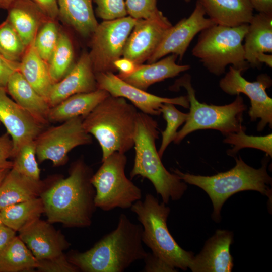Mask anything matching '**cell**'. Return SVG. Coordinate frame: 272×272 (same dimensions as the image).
I'll use <instances>...</instances> for the list:
<instances>
[{
	"instance_id": "6da1fadb",
	"label": "cell",
	"mask_w": 272,
	"mask_h": 272,
	"mask_svg": "<svg viewBox=\"0 0 272 272\" xmlns=\"http://www.w3.org/2000/svg\"><path fill=\"white\" fill-rule=\"evenodd\" d=\"M93 172L80 158L73 163L69 175L56 181L40 195L47 221L66 227H85L92 223L96 208Z\"/></svg>"
},
{
	"instance_id": "7a4b0ae2",
	"label": "cell",
	"mask_w": 272,
	"mask_h": 272,
	"mask_svg": "<svg viewBox=\"0 0 272 272\" xmlns=\"http://www.w3.org/2000/svg\"><path fill=\"white\" fill-rule=\"evenodd\" d=\"M143 228L124 214L119 217L116 228L90 249L72 252L69 261L84 272H122L146 255L142 242Z\"/></svg>"
},
{
	"instance_id": "3957f363",
	"label": "cell",
	"mask_w": 272,
	"mask_h": 272,
	"mask_svg": "<svg viewBox=\"0 0 272 272\" xmlns=\"http://www.w3.org/2000/svg\"><path fill=\"white\" fill-rule=\"evenodd\" d=\"M137 108L123 97L109 95L83 118L86 131L102 150V161L114 152L125 153L134 146Z\"/></svg>"
},
{
	"instance_id": "277c9868",
	"label": "cell",
	"mask_w": 272,
	"mask_h": 272,
	"mask_svg": "<svg viewBox=\"0 0 272 272\" xmlns=\"http://www.w3.org/2000/svg\"><path fill=\"white\" fill-rule=\"evenodd\" d=\"M159 134L157 122L151 115L139 112L134 135L135 157L130 177L140 176L148 179L162 201L167 204L170 199H180L187 186L164 166L156 147Z\"/></svg>"
},
{
	"instance_id": "5b68a950",
	"label": "cell",
	"mask_w": 272,
	"mask_h": 272,
	"mask_svg": "<svg viewBox=\"0 0 272 272\" xmlns=\"http://www.w3.org/2000/svg\"><path fill=\"white\" fill-rule=\"evenodd\" d=\"M262 166L255 169L245 163L240 156H235V166L230 170L213 176L195 175L183 173L178 169L171 171L178 177L191 185L203 190L209 196L213 206L212 218L216 222L221 219V210L224 202L232 195L242 191L254 190L263 195L271 196L268 185L271 178L267 172L269 158L266 155Z\"/></svg>"
},
{
	"instance_id": "8992f818",
	"label": "cell",
	"mask_w": 272,
	"mask_h": 272,
	"mask_svg": "<svg viewBox=\"0 0 272 272\" xmlns=\"http://www.w3.org/2000/svg\"><path fill=\"white\" fill-rule=\"evenodd\" d=\"M151 194H146L130 207L143 228L142 242L152 252L176 268H189L194 255L182 249L174 240L167 225L169 207Z\"/></svg>"
},
{
	"instance_id": "52a82bcc",
	"label": "cell",
	"mask_w": 272,
	"mask_h": 272,
	"mask_svg": "<svg viewBox=\"0 0 272 272\" xmlns=\"http://www.w3.org/2000/svg\"><path fill=\"white\" fill-rule=\"evenodd\" d=\"M180 87L187 91L189 112L184 125L176 133L173 141L175 144H179L190 133L200 129L217 130L225 137L231 133L246 130L242 122L243 114L247 106L240 94L237 95L235 100L230 104L222 106L208 105L197 100L189 75L185 74L171 87L172 89Z\"/></svg>"
},
{
	"instance_id": "ba28073f",
	"label": "cell",
	"mask_w": 272,
	"mask_h": 272,
	"mask_svg": "<svg viewBox=\"0 0 272 272\" xmlns=\"http://www.w3.org/2000/svg\"><path fill=\"white\" fill-rule=\"evenodd\" d=\"M248 28V24L236 27L215 24L208 27L199 32L192 55L216 76L225 73L229 64L244 72L250 67L242 44Z\"/></svg>"
},
{
	"instance_id": "9c48e42d",
	"label": "cell",
	"mask_w": 272,
	"mask_h": 272,
	"mask_svg": "<svg viewBox=\"0 0 272 272\" xmlns=\"http://www.w3.org/2000/svg\"><path fill=\"white\" fill-rule=\"evenodd\" d=\"M102 162L91 179L95 190L96 207L104 211L116 208H130L141 199L142 194L141 189L125 175L127 157L125 153L114 152Z\"/></svg>"
},
{
	"instance_id": "30bf717a",
	"label": "cell",
	"mask_w": 272,
	"mask_h": 272,
	"mask_svg": "<svg viewBox=\"0 0 272 272\" xmlns=\"http://www.w3.org/2000/svg\"><path fill=\"white\" fill-rule=\"evenodd\" d=\"M136 21L128 16L98 24L91 36L88 52L95 74L116 71L114 62L122 56Z\"/></svg>"
},
{
	"instance_id": "8fae6325",
	"label": "cell",
	"mask_w": 272,
	"mask_h": 272,
	"mask_svg": "<svg viewBox=\"0 0 272 272\" xmlns=\"http://www.w3.org/2000/svg\"><path fill=\"white\" fill-rule=\"evenodd\" d=\"M92 142L91 135L83 125V117L69 119L57 125L45 128L34 140L37 161L50 160L54 166L64 165L68 154L77 147Z\"/></svg>"
},
{
	"instance_id": "7c38bea8",
	"label": "cell",
	"mask_w": 272,
	"mask_h": 272,
	"mask_svg": "<svg viewBox=\"0 0 272 272\" xmlns=\"http://www.w3.org/2000/svg\"><path fill=\"white\" fill-rule=\"evenodd\" d=\"M242 71L232 66L219 82V86L225 93L235 95L244 94L250 100L251 106L248 113L250 120L255 121L257 118L260 120L257 129L262 131L268 124L272 127V99L266 92V89L272 84L270 77L267 74H260L254 82H249L244 79Z\"/></svg>"
},
{
	"instance_id": "4fadbf2b",
	"label": "cell",
	"mask_w": 272,
	"mask_h": 272,
	"mask_svg": "<svg viewBox=\"0 0 272 272\" xmlns=\"http://www.w3.org/2000/svg\"><path fill=\"white\" fill-rule=\"evenodd\" d=\"M172 26L159 10L149 18L137 19L126 41L122 56L138 65L143 64L155 52Z\"/></svg>"
},
{
	"instance_id": "5bb4252c",
	"label": "cell",
	"mask_w": 272,
	"mask_h": 272,
	"mask_svg": "<svg viewBox=\"0 0 272 272\" xmlns=\"http://www.w3.org/2000/svg\"><path fill=\"white\" fill-rule=\"evenodd\" d=\"M98 89L104 90L114 97L129 100L141 112L152 116L160 115L163 103H170L189 108L187 96L174 98L160 97L137 88L122 80L111 72L95 74Z\"/></svg>"
},
{
	"instance_id": "9a60e30c",
	"label": "cell",
	"mask_w": 272,
	"mask_h": 272,
	"mask_svg": "<svg viewBox=\"0 0 272 272\" xmlns=\"http://www.w3.org/2000/svg\"><path fill=\"white\" fill-rule=\"evenodd\" d=\"M202 6L197 0L190 15L170 27L147 62H154L170 54L176 55L181 60L195 36L202 30L216 24L210 18H206Z\"/></svg>"
},
{
	"instance_id": "2e32d148",
	"label": "cell",
	"mask_w": 272,
	"mask_h": 272,
	"mask_svg": "<svg viewBox=\"0 0 272 272\" xmlns=\"http://www.w3.org/2000/svg\"><path fill=\"white\" fill-rule=\"evenodd\" d=\"M7 92L6 88L0 87V122L12 140L14 158L21 147L34 141L46 127L10 98Z\"/></svg>"
},
{
	"instance_id": "e0dca14e",
	"label": "cell",
	"mask_w": 272,
	"mask_h": 272,
	"mask_svg": "<svg viewBox=\"0 0 272 272\" xmlns=\"http://www.w3.org/2000/svg\"><path fill=\"white\" fill-rule=\"evenodd\" d=\"M19 233V237L37 260L59 256L70 246L64 236L50 223L40 218L26 225Z\"/></svg>"
},
{
	"instance_id": "ac0fdd59",
	"label": "cell",
	"mask_w": 272,
	"mask_h": 272,
	"mask_svg": "<svg viewBox=\"0 0 272 272\" xmlns=\"http://www.w3.org/2000/svg\"><path fill=\"white\" fill-rule=\"evenodd\" d=\"M97 89L95 73L89 53L84 51L70 72L54 83L48 102L51 107L71 96L93 92Z\"/></svg>"
},
{
	"instance_id": "d6986e66",
	"label": "cell",
	"mask_w": 272,
	"mask_h": 272,
	"mask_svg": "<svg viewBox=\"0 0 272 272\" xmlns=\"http://www.w3.org/2000/svg\"><path fill=\"white\" fill-rule=\"evenodd\" d=\"M233 233L218 230L209 238L200 252L194 256L189 269L193 272H230L234 266L230 254Z\"/></svg>"
},
{
	"instance_id": "ffe728a7",
	"label": "cell",
	"mask_w": 272,
	"mask_h": 272,
	"mask_svg": "<svg viewBox=\"0 0 272 272\" xmlns=\"http://www.w3.org/2000/svg\"><path fill=\"white\" fill-rule=\"evenodd\" d=\"M6 90L12 99L36 121L47 127L50 123L48 118L50 106L17 71L10 77Z\"/></svg>"
},
{
	"instance_id": "44dd1931",
	"label": "cell",
	"mask_w": 272,
	"mask_h": 272,
	"mask_svg": "<svg viewBox=\"0 0 272 272\" xmlns=\"http://www.w3.org/2000/svg\"><path fill=\"white\" fill-rule=\"evenodd\" d=\"M8 10L6 19L12 25L26 47L33 43L41 27L51 19L31 0H16Z\"/></svg>"
},
{
	"instance_id": "7402d4cb",
	"label": "cell",
	"mask_w": 272,
	"mask_h": 272,
	"mask_svg": "<svg viewBox=\"0 0 272 272\" xmlns=\"http://www.w3.org/2000/svg\"><path fill=\"white\" fill-rule=\"evenodd\" d=\"M177 57L174 54H170L154 62L139 65L130 74L119 77L126 83L146 91L151 85L176 77L190 69L189 65L176 63Z\"/></svg>"
},
{
	"instance_id": "603a6c76",
	"label": "cell",
	"mask_w": 272,
	"mask_h": 272,
	"mask_svg": "<svg viewBox=\"0 0 272 272\" xmlns=\"http://www.w3.org/2000/svg\"><path fill=\"white\" fill-rule=\"evenodd\" d=\"M245 58L250 66L259 68L257 56L272 52V14L258 13L254 15L245 37Z\"/></svg>"
},
{
	"instance_id": "cb8c5ba5",
	"label": "cell",
	"mask_w": 272,
	"mask_h": 272,
	"mask_svg": "<svg viewBox=\"0 0 272 272\" xmlns=\"http://www.w3.org/2000/svg\"><path fill=\"white\" fill-rule=\"evenodd\" d=\"M216 24L236 27L249 24L254 14L249 0H197Z\"/></svg>"
},
{
	"instance_id": "d4e9b609",
	"label": "cell",
	"mask_w": 272,
	"mask_h": 272,
	"mask_svg": "<svg viewBox=\"0 0 272 272\" xmlns=\"http://www.w3.org/2000/svg\"><path fill=\"white\" fill-rule=\"evenodd\" d=\"M48 187L44 181L32 179L11 168L0 185V210L39 197Z\"/></svg>"
},
{
	"instance_id": "484cf974",
	"label": "cell",
	"mask_w": 272,
	"mask_h": 272,
	"mask_svg": "<svg viewBox=\"0 0 272 272\" xmlns=\"http://www.w3.org/2000/svg\"><path fill=\"white\" fill-rule=\"evenodd\" d=\"M110 94L104 90L73 95L50 108V122H63L69 119L88 115Z\"/></svg>"
},
{
	"instance_id": "4316f807",
	"label": "cell",
	"mask_w": 272,
	"mask_h": 272,
	"mask_svg": "<svg viewBox=\"0 0 272 272\" xmlns=\"http://www.w3.org/2000/svg\"><path fill=\"white\" fill-rule=\"evenodd\" d=\"M92 1L57 0L58 18L82 37H91L99 24L95 16Z\"/></svg>"
},
{
	"instance_id": "83f0119b",
	"label": "cell",
	"mask_w": 272,
	"mask_h": 272,
	"mask_svg": "<svg viewBox=\"0 0 272 272\" xmlns=\"http://www.w3.org/2000/svg\"><path fill=\"white\" fill-rule=\"evenodd\" d=\"M19 71L35 90L48 102L54 83L48 64L39 56L33 43L27 48L20 61Z\"/></svg>"
},
{
	"instance_id": "f1b7e54d",
	"label": "cell",
	"mask_w": 272,
	"mask_h": 272,
	"mask_svg": "<svg viewBox=\"0 0 272 272\" xmlns=\"http://www.w3.org/2000/svg\"><path fill=\"white\" fill-rule=\"evenodd\" d=\"M42 213H44V208L40 197L11 205L0 210L3 224L16 232L40 218Z\"/></svg>"
},
{
	"instance_id": "f546056e",
	"label": "cell",
	"mask_w": 272,
	"mask_h": 272,
	"mask_svg": "<svg viewBox=\"0 0 272 272\" xmlns=\"http://www.w3.org/2000/svg\"><path fill=\"white\" fill-rule=\"evenodd\" d=\"M38 261L25 244L15 236L0 255V272L30 271Z\"/></svg>"
},
{
	"instance_id": "4dcf8cb0",
	"label": "cell",
	"mask_w": 272,
	"mask_h": 272,
	"mask_svg": "<svg viewBox=\"0 0 272 272\" xmlns=\"http://www.w3.org/2000/svg\"><path fill=\"white\" fill-rule=\"evenodd\" d=\"M74 51L69 36L60 30L56 48L48 63L49 73L54 83L62 79L75 63Z\"/></svg>"
},
{
	"instance_id": "1f68e13d",
	"label": "cell",
	"mask_w": 272,
	"mask_h": 272,
	"mask_svg": "<svg viewBox=\"0 0 272 272\" xmlns=\"http://www.w3.org/2000/svg\"><path fill=\"white\" fill-rule=\"evenodd\" d=\"M245 131L230 133L224 139L223 142L233 146L231 149L227 151L229 156L234 157L240 150L251 148L262 151L271 157V133L264 136H253L246 134Z\"/></svg>"
},
{
	"instance_id": "d6a6232c",
	"label": "cell",
	"mask_w": 272,
	"mask_h": 272,
	"mask_svg": "<svg viewBox=\"0 0 272 272\" xmlns=\"http://www.w3.org/2000/svg\"><path fill=\"white\" fill-rule=\"evenodd\" d=\"M27 47L7 19L0 24V55L19 62Z\"/></svg>"
},
{
	"instance_id": "836d02e7",
	"label": "cell",
	"mask_w": 272,
	"mask_h": 272,
	"mask_svg": "<svg viewBox=\"0 0 272 272\" xmlns=\"http://www.w3.org/2000/svg\"><path fill=\"white\" fill-rule=\"evenodd\" d=\"M161 114L166 121L165 129L162 131V142L158 151L161 158L171 142H173L178 128L187 120L188 113L182 112L177 109L174 104L163 103L160 108Z\"/></svg>"
},
{
	"instance_id": "e575fe53",
	"label": "cell",
	"mask_w": 272,
	"mask_h": 272,
	"mask_svg": "<svg viewBox=\"0 0 272 272\" xmlns=\"http://www.w3.org/2000/svg\"><path fill=\"white\" fill-rule=\"evenodd\" d=\"M56 20L49 19L38 30L33 43L39 56L47 64L57 44L60 30Z\"/></svg>"
},
{
	"instance_id": "d590c367",
	"label": "cell",
	"mask_w": 272,
	"mask_h": 272,
	"mask_svg": "<svg viewBox=\"0 0 272 272\" xmlns=\"http://www.w3.org/2000/svg\"><path fill=\"white\" fill-rule=\"evenodd\" d=\"M13 158L12 168L32 179H40V170L36 158L34 141L21 147Z\"/></svg>"
},
{
	"instance_id": "8d00e7d4",
	"label": "cell",
	"mask_w": 272,
	"mask_h": 272,
	"mask_svg": "<svg viewBox=\"0 0 272 272\" xmlns=\"http://www.w3.org/2000/svg\"><path fill=\"white\" fill-rule=\"evenodd\" d=\"M97 5L96 15L104 20H112L126 16L124 0H93Z\"/></svg>"
},
{
	"instance_id": "74e56055",
	"label": "cell",
	"mask_w": 272,
	"mask_h": 272,
	"mask_svg": "<svg viewBox=\"0 0 272 272\" xmlns=\"http://www.w3.org/2000/svg\"><path fill=\"white\" fill-rule=\"evenodd\" d=\"M127 14L135 19H148L159 10L157 0H125Z\"/></svg>"
},
{
	"instance_id": "f35d334b",
	"label": "cell",
	"mask_w": 272,
	"mask_h": 272,
	"mask_svg": "<svg viewBox=\"0 0 272 272\" xmlns=\"http://www.w3.org/2000/svg\"><path fill=\"white\" fill-rule=\"evenodd\" d=\"M37 269L42 272H76L79 269L64 254L52 258L37 260Z\"/></svg>"
},
{
	"instance_id": "ab89813d",
	"label": "cell",
	"mask_w": 272,
	"mask_h": 272,
	"mask_svg": "<svg viewBox=\"0 0 272 272\" xmlns=\"http://www.w3.org/2000/svg\"><path fill=\"white\" fill-rule=\"evenodd\" d=\"M143 260L145 262L143 271L145 272H175L177 271L176 268L171 266L152 252L147 253Z\"/></svg>"
},
{
	"instance_id": "60d3db41",
	"label": "cell",
	"mask_w": 272,
	"mask_h": 272,
	"mask_svg": "<svg viewBox=\"0 0 272 272\" xmlns=\"http://www.w3.org/2000/svg\"><path fill=\"white\" fill-rule=\"evenodd\" d=\"M13 145L11 137L8 132L0 136V168H10L13 162L9 160L12 157Z\"/></svg>"
},
{
	"instance_id": "b9f144b4",
	"label": "cell",
	"mask_w": 272,
	"mask_h": 272,
	"mask_svg": "<svg viewBox=\"0 0 272 272\" xmlns=\"http://www.w3.org/2000/svg\"><path fill=\"white\" fill-rule=\"evenodd\" d=\"M19 62L8 60L0 56V87H6L11 76L19 71Z\"/></svg>"
},
{
	"instance_id": "7bdbcfd3",
	"label": "cell",
	"mask_w": 272,
	"mask_h": 272,
	"mask_svg": "<svg viewBox=\"0 0 272 272\" xmlns=\"http://www.w3.org/2000/svg\"><path fill=\"white\" fill-rule=\"evenodd\" d=\"M49 18L56 20L58 18L57 0H31Z\"/></svg>"
},
{
	"instance_id": "ee69618b",
	"label": "cell",
	"mask_w": 272,
	"mask_h": 272,
	"mask_svg": "<svg viewBox=\"0 0 272 272\" xmlns=\"http://www.w3.org/2000/svg\"><path fill=\"white\" fill-rule=\"evenodd\" d=\"M114 66L116 71H119L118 77L128 75L136 69L138 65L133 61L125 57H120L114 62Z\"/></svg>"
},
{
	"instance_id": "f6af8a7d",
	"label": "cell",
	"mask_w": 272,
	"mask_h": 272,
	"mask_svg": "<svg viewBox=\"0 0 272 272\" xmlns=\"http://www.w3.org/2000/svg\"><path fill=\"white\" fill-rule=\"evenodd\" d=\"M15 236V231L4 225L0 226V255Z\"/></svg>"
},
{
	"instance_id": "bcb514c9",
	"label": "cell",
	"mask_w": 272,
	"mask_h": 272,
	"mask_svg": "<svg viewBox=\"0 0 272 272\" xmlns=\"http://www.w3.org/2000/svg\"><path fill=\"white\" fill-rule=\"evenodd\" d=\"M254 10L258 13L272 14V0H249Z\"/></svg>"
},
{
	"instance_id": "7dc6e473",
	"label": "cell",
	"mask_w": 272,
	"mask_h": 272,
	"mask_svg": "<svg viewBox=\"0 0 272 272\" xmlns=\"http://www.w3.org/2000/svg\"><path fill=\"white\" fill-rule=\"evenodd\" d=\"M257 60L260 66L263 63H265L269 67H272V55L262 53L259 54L257 58Z\"/></svg>"
},
{
	"instance_id": "c3c4849f",
	"label": "cell",
	"mask_w": 272,
	"mask_h": 272,
	"mask_svg": "<svg viewBox=\"0 0 272 272\" xmlns=\"http://www.w3.org/2000/svg\"><path fill=\"white\" fill-rule=\"evenodd\" d=\"M16 0H0V9L8 10Z\"/></svg>"
},
{
	"instance_id": "681fc988",
	"label": "cell",
	"mask_w": 272,
	"mask_h": 272,
	"mask_svg": "<svg viewBox=\"0 0 272 272\" xmlns=\"http://www.w3.org/2000/svg\"><path fill=\"white\" fill-rule=\"evenodd\" d=\"M11 169L10 168H0V185Z\"/></svg>"
},
{
	"instance_id": "f907efd6",
	"label": "cell",
	"mask_w": 272,
	"mask_h": 272,
	"mask_svg": "<svg viewBox=\"0 0 272 272\" xmlns=\"http://www.w3.org/2000/svg\"><path fill=\"white\" fill-rule=\"evenodd\" d=\"M4 225L0 215V226Z\"/></svg>"
},
{
	"instance_id": "816d5d0a",
	"label": "cell",
	"mask_w": 272,
	"mask_h": 272,
	"mask_svg": "<svg viewBox=\"0 0 272 272\" xmlns=\"http://www.w3.org/2000/svg\"><path fill=\"white\" fill-rule=\"evenodd\" d=\"M185 2L186 3H189L190 2L191 0H184Z\"/></svg>"
},
{
	"instance_id": "f5cc1de1",
	"label": "cell",
	"mask_w": 272,
	"mask_h": 272,
	"mask_svg": "<svg viewBox=\"0 0 272 272\" xmlns=\"http://www.w3.org/2000/svg\"><path fill=\"white\" fill-rule=\"evenodd\" d=\"M0 56H1V55H0Z\"/></svg>"
},
{
	"instance_id": "db71d44e",
	"label": "cell",
	"mask_w": 272,
	"mask_h": 272,
	"mask_svg": "<svg viewBox=\"0 0 272 272\" xmlns=\"http://www.w3.org/2000/svg\"><path fill=\"white\" fill-rule=\"evenodd\" d=\"M0 124H1V122H0Z\"/></svg>"
}]
</instances>
